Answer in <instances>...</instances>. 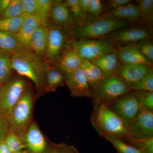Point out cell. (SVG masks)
Instances as JSON below:
<instances>
[{"instance_id":"38","label":"cell","mask_w":153,"mask_h":153,"mask_svg":"<svg viewBox=\"0 0 153 153\" xmlns=\"http://www.w3.org/2000/svg\"><path fill=\"white\" fill-rule=\"evenodd\" d=\"M49 153H80L75 147L62 143L55 145Z\"/></svg>"},{"instance_id":"20","label":"cell","mask_w":153,"mask_h":153,"mask_svg":"<svg viewBox=\"0 0 153 153\" xmlns=\"http://www.w3.org/2000/svg\"><path fill=\"white\" fill-rule=\"evenodd\" d=\"M47 27L41 25L34 31L30 40L29 48L44 58L47 47Z\"/></svg>"},{"instance_id":"34","label":"cell","mask_w":153,"mask_h":153,"mask_svg":"<svg viewBox=\"0 0 153 153\" xmlns=\"http://www.w3.org/2000/svg\"><path fill=\"white\" fill-rule=\"evenodd\" d=\"M131 91L138 100L141 107L153 111V92Z\"/></svg>"},{"instance_id":"33","label":"cell","mask_w":153,"mask_h":153,"mask_svg":"<svg viewBox=\"0 0 153 153\" xmlns=\"http://www.w3.org/2000/svg\"><path fill=\"white\" fill-rule=\"evenodd\" d=\"M139 7L141 18L148 22L153 20V0H138L137 1Z\"/></svg>"},{"instance_id":"9","label":"cell","mask_w":153,"mask_h":153,"mask_svg":"<svg viewBox=\"0 0 153 153\" xmlns=\"http://www.w3.org/2000/svg\"><path fill=\"white\" fill-rule=\"evenodd\" d=\"M128 126L129 134L126 143L153 137V111L141 107Z\"/></svg>"},{"instance_id":"4","label":"cell","mask_w":153,"mask_h":153,"mask_svg":"<svg viewBox=\"0 0 153 153\" xmlns=\"http://www.w3.org/2000/svg\"><path fill=\"white\" fill-rule=\"evenodd\" d=\"M125 83L116 74L105 76L93 88L92 99L94 106H107L121 97L130 92Z\"/></svg>"},{"instance_id":"15","label":"cell","mask_w":153,"mask_h":153,"mask_svg":"<svg viewBox=\"0 0 153 153\" xmlns=\"http://www.w3.org/2000/svg\"><path fill=\"white\" fill-rule=\"evenodd\" d=\"M49 20L62 28L71 27L75 24L68 7L62 1H53Z\"/></svg>"},{"instance_id":"41","label":"cell","mask_w":153,"mask_h":153,"mask_svg":"<svg viewBox=\"0 0 153 153\" xmlns=\"http://www.w3.org/2000/svg\"><path fill=\"white\" fill-rule=\"evenodd\" d=\"M11 1V0H0V17L2 16Z\"/></svg>"},{"instance_id":"43","label":"cell","mask_w":153,"mask_h":153,"mask_svg":"<svg viewBox=\"0 0 153 153\" xmlns=\"http://www.w3.org/2000/svg\"><path fill=\"white\" fill-rule=\"evenodd\" d=\"M10 150L4 140L0 143V153H11Z\"/></svg>"},{"instance_id":"8","label":"cell","mask_w":153,"mask_h":153,"mask_svg":"<svg viewBox=\"0 0 153 153\" xmlns=\"http://www.w3.org/2000/svg\"><path fill=\"white\" fill-rule=\"evenodd\" d=\"M24 79L14 78L0 86V113L7 117L13 107L26 91Z\"/></svg>"},{"instance_id":"26","label":"cell","mask_w":153,"mask_h":153,"mask_svg":"<svg viewBox=\"0 0 153 153\" xmlns=\"http://www.w3.org/2000/svg\"><path fill=\"white\" fill-rule=\"evenodd\" d=\"M53 1L36 0V11L34 15L40 20L41 25L47 27L49 23L50 13Z\"/></svg>"},{"instance_id":"23","label":"cell","mask_w":153,"mask_h":153,"mask_svg":"<svg viewBox=\"0 0 153 153\" xmlns=\"http://www.w3.org/2000/svg\"><path fill=\"white\" fill-rule=\"evenodd\" d=\"M80 68L92 90L105 76L97 66L88 60L83 59Z\"/></svg>"},{"instance_id":"18","label":"cell","mask_w":153,"mask_h":153,"mask_svg":"<svg viewBox=\"0 0 153 153\" xmlns=\"http://www.w3.org/2000/svg\"><path fill=\"white\" fill-rule=\"evenodd\" d=\"M41 25L40 20L35 15H27L19 32L15 34L21 47L30 48L31 36Z\"/></svg>"},{"instance_id":"16","label":"cell","mask_w":153,"mask_h":153,"mask_svg":"<svg viewBox=\"0 0 153 153\" xmlns=\"http://www.w3.org/2000/svg\"><path fill=\"white\" fill-rule=\"evenodd\" d=\"M83 60L70 46L63 51L55 65L66 75L80 68Z\"/></svg>"},{"instance_id":"13","label":"cell","mask_w":153,"mask_h":153,"mask_svg":"<svg viewBox=\"0 0 153 153\" xmlns=\"http://www.w3.org/2000/svg\"><path fill=\"white\" fill-rule=\"evenodd\" d=\"M65 76L71 96L91 98L93 90L80 68Z\"/></svg>"},{"instance_id":"28","label":"cell","mask_w":153,"mask_h":153,"mask_svg":"<svg viewBox=\"0 0 153 153\" xmlns=\"http://www.w3.org/2000/svg\"><path fill=\"white\" fill-rule=\"evenodd\" d=\"M11 55L0 53V86L10 79L13 69Z\"/></svg>"},{"instance_id":"19","label":"cell","mask_w":153,"mask_h":153,"mask_svg":"<svg viewBox=\"0 0 153 153\" xmlns=\"http://www.w3.org/2000/svg\"><path fill=\"white\" fill-rule=\"evenodd\" d=\"M119 61L117 50L114 49L91 62L97 66L105 76H109L115 74Z\"/></svg>"},{"instance_id":"42","label":"cell","mask_w":153,"mask_h":153,"mask_svg":"<svg viewBox=\"0 0 153 153\" xmlns=\"http://www.w3.org/2000/svg\"><path fill=\"white\" fill-rule=\"evenodd\" d=\"M79 5L83 12L88 16V11L90 0H79Z\"/></svg>"},{"instance_id":"44","label":"cell","mask_w":153,"mask_h":153,"mask_svg":"<svg viewBox=\"0 0 153 153\" xmlns=\"http://www.w3.org/2000/svg\"><path fill=\"white\" fill-rule=\"evenodd\" d=\"M11 153H27L25 151H24V150L20 151V152H12Z\"/></svg>"},{"instance_id":"12","label":"cell","mask_w":153,"mask_h":153,"mask_svg":"<svg viewBox=\"0 0 153 153\" xmlns=\"http://www.w3.org/2000/svg\"><path fill=\"white\" fill-rule=\"evenodd\" d=\"M152 70V66L149 65L120 63L117 66L115 74L129 88Z\"/></svg>"},{"instance_id":"36","label":"cell","mask_w":153,"mask_h":153,"mask_svg":"<svg viewBox=\"0 0 153 153\" xmlns=\"http://www.w3.org/2000/svg\"><path fill=\"white\" fill-rule=\"evenodd\" d=\"M103 7L100 0H90L88 11V19L97 18L101 15Z\"/></svg>"},{"instance_id":"31","label":"cell","mask_w":153,"mask_h":153,"mask_svg":"<svg viewBox=\"0 0 153 153\" xmlns=\"http://www.w3.org/2000/svg\"><path fill=\"white\" fill-rule=\"evenodd\" d=\"M131 91L153 92V71H151L138 82L129 88Z\"/></svg>"},{"instance_id":"21","label":"cell","mask_w":153,"mask_h":153,"mask_svg":"<svg viewBox=\"0 0 153 153\" xmlns=\"http://www.w3.org/2000/svg\"><path fill=\"white\" fill-rule=\"evenodd\" d=\"M65 85V76L56 66L49 67L47 71L44 89L45 92L56 91L58 87Z\"/></svg>"},{"instance_id":"30","label":"cell","mask_w":153,"mask_h":153,"mask_svg":"<svg viewBox=\"0 0 153 153\" xmlns=\"http://www.w3.org/2000/svg\"><path fill=\"white\" fill-rule=\"evenodd\" d=\"M4 141L12 153L23 151L26 148L23 137L13 132L10 131L8 133Z\"/></svg>"},{"instance_id":"39","label":"cell","mask_w":153,"mask_h":153,"mask_svg":"<svg viewBox=\"0 0 153 153\" xmlns=\"http://www.w3.org/2000/svg\"><path fill=\"white\" fill-rule=\"evenodd\" d=\"M24 14L34 15L36 11V0H21Z\"/></svg>"},{"instance_id":"14","label":"cell","mask_w":153,"mask_h":153,"mask_svg":"<svg viewBox=\"0 0 153 153\" xmlns=\"http://www.w3.org/2000/svg\"><path fill=\"white\" fill-rule=\"evenodd\" d=\"M26 148L32 153H44L47 143L44 135L35 123L30 124L23 136Z\"/></svg>"},{"instance_id":"7","label":"cell","mask_w":153,"mask_h":153,"mask_svg":"<svg viewBox=\"0 0 153 153\" xmlns=\"http://www.w3.org/2000/svg\"><path fill=\"white\" fill-rule=\"evenodd\" d=\"M47 28V41L44 58L49 64L55 65L68 47V39L63 28L50 23Z\"/></svg>"},{"instance_id":"32","label":"cell","mask_w":153,"mask_h":153,"mask_svg":"<svg viewBox=\"0 0 153 153\" xmlns=\"http://www.w3.org/2000/svg\"><path fill=\"white\" fill-rule=\"evenodd\" d=\"M21 0H11L0 19H8L21 16L24 15Z\"/></svg>"},{"instance_id":"6","label":"cell","mask_w":153,"mask_h":153,"mask_svg":"<svg viewBox=\"0 0 153 153\" xmlns=\"http://www.w3.org/2000/svg\"><path fill=\"white\" fill-rule=\"evenodd\" d=\"M70 47L82 59L90 61L115 49L112 44L103 39H80L72 42Z\"/></svg>"},{"instance_id":"5","label":"cell","mask_w":153,"mask_h":153,"mask_svg":"<svg viewBox=\"0 0 153 153\" xmlns=\"http://www.w3.org/2000/svg\"><path fill=\"white\" fill-rule=\"evenodd\" d=\"M33 107V95L31 91L26 90L8 115L10 131L23 137L30 124Z\"/></svg>"},{"instance_id":"2","label":"cell","mask_w":153,"mask_h":153,"mask_svg":"<svg viewBox=\"0 0 153 153\" xmlns=\"http://www.w3.org/2000/svg\"><path fill=\"white\" fill-rule=\"evenodd\" d=\"M91 121L92 126L102 137L111 136L123 141L128 138V125L106 105L94 106Z\"/></svg>"},{"instance_id":"24","label":"cell","mask_w":153,"mask_h":153,"mask_svg":"<svg viewBox=\"0 0 153 153\" xmlns=\"http://www.w3.org/2000/svg\"><path fill=\"white\" fill-rule=\"evenodd\" d=\"M22 47L15 34L0 31V53L11 55Z\"/></svg>"},{"instance_id":"40","label":"cell","mask_w":153,"mask_h":153,"mask_svg":"<svg viewBox=\"0 0 153 153\" xmlns=\"http://www.w3.org/2000/svg\"><path fill=\"white\" fill-rule=\"evenodd\" d=\"M131 1V0H111L107 4L105 8L106 10L111 11L129 4Z\"/></svg>"},{"instance_id":"29","label":"cell","mask_w":153,"mask_h":153,"mask_svg":"<svg viewBox=\"0 0 153 153\" xmlns=\"http://www.w3.org/2000/svg\"><path fill=\"white\" fill-rule=\"evenodd\" d=\"M103 138L113 146L117 153H143L139 149L129 144L116 137L107 136Z\"/></svg>"},{"instance_id":"35","label":"cell","mask_w":153,"mask_h":153,"mask_svg":"<svg viewBox=\"0 0 153 153\" xmlns=\"http://www.w3.org/2000/svg\"><path fill=\"white\" fill-rule=\"evenodd\" d=\"M139 50L147 60L153 63V45L152 42L149 39L136 43Z\"/></svg>"},{"instance_id":"11","label":"cell","mask_w":153,"mask_h":153,"mask_svg":"<svg viewBox=\"0 0 153 153\" xmlns=\"http://www.w3.org/2000/svg\"><path fill=\"white\" fill-rule=\"evenodd\" d=\"M107 106L120 117L128 126L141 108L138 100L131 91L121 97Z\"/></svg>"},{"instance_id":"25","label":"cell","mask_w":153,"mask_h":153,"mask_svg":"<svg viewBox=\"0 0 153 153\" xmlns=\"http://www.w3.org/2000/svg\"><path fill=\"white\" fill-rule=\"evenodd\" d=\"M64 2L69 9L74 24L79 27H83L87 22L88 16L81 9L79 0H66Z\"/></svg>"},{"instance_id":"3","label":"cell","mask_w":153,"mask_h":153,"mask_svg":"<svg viewBox=\"0 0 153 153\" xmlns=\"http://www.w3.org/2000/svg\"><path fill=\"white\" fill-rule=\"evenodd\" d=\"M131 25L130 22L116 18L109 13L94 19H88L85 25L78 27L76 35L80 39H102L116 30Z\"/></svg>"},{"instance_id":"10","label":"cell","mask_w":153,"mask_h":153,"mask_svg":"<svg viewBox=\"0 0 153 153\" xmlns=\"http://www.w3.org/2000/svg\"><path fill=\"white\" fill-rule=\"evenodd\" d=\"M151 36V31L145 27H126L110 33L105 36V40L113 45L125 46L149 39Z\"/></svg>"},{"instance_id":"22","label":"cell","mask_w":153,"mask_h":153,"mask_svg":"<svg viewBox=\"0 0 153 153\" xmlns=\"http://www.w3.org/2000/svg\"><path fill=\"white\" fill-rule=\"evenodd\" d=\"M109 13L116 18L131 23L137 22L141 18L139 6L130 3L111 11Z\"/></svg>"},{"instance_id":"27","label":"cell","mask_w":153,"mask_h":153,"mask_svg":"<svg viewBox=\"0 0 153 153\" xmlns=\"http://www.w3.org/2000/svg\"><path fill=\"white\" fill-rule=\"evenodd\" d=\"M27 14L17 18L0 19V31L13 34L19 32Z\"/></svg>"},{"instance_id":"17","label":"cell","mask_w":153,"mask_h":153,"mask_svg":"<svg viewBox=\"0 0 153 153\" xmlns=\"http://www.w3.org/2000/svg\"><path fill=\"white\" fill-rule=\"evenodd\" d=\"M121 63L128 64H144L152 66L153 63L142 54L136 44H129L119 47L117 50Z\"/></svg>"},{"instance_id":"37","label":"cell","mask_w":153,"mask_h":153,"mask_svg":"<svg viewBox=\"0 0 153 153\" xmlns=\"http://www.w3.org/2000/svg\"><path fill=\"white\" fill-rule=\"evenodd\" d=\"M9 131L10 124L7 117L0 113V143L4 140Z\"/></svg>"},{"instance_id":"1","label":"cell","mask_w":153,"mask_h":153,"mask_svg":"<svg viewBox=\"0 0 153 153\" xmlns=\"http://www.w3.org/2000/svg\"><path fill=\"white\" fill-rule=\"evenodd\" d=\"M13 69L33 81L38 90H43L50 67L44 57L28 48H20L10 56Z\"/></svg>"}]
</instances>
